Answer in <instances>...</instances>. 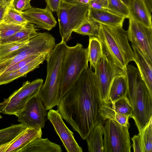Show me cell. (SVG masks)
<instances>
[{
    "label": "cell",
    "instance_id": "7c38bea8",
    "mask_svg": "<svg viewBox=\"0 0 152 152\" xmlns=\"http://www.w3.org/2000/svg\"><path fill=\"white\" fill-rule=\"evenodd\" d=\"M48 113L38 95L30 99L24 108L16 116L20 123L31 128H44Z\"/></svg>",
    "mask_w": 152,
    "mask_h": 152
},
{
    "label": "cell",
    "instance_id": "83f0119b",
    "mask_svg": "<svg viewBox=\"0 0 152 152\" xmlns=\"http://www.w3.org/2000/svg\"><path fill=\"white\" fill-rule=\"evenodd\" d=\"M2 21L20 25H25L29 23L22 15L21 12L15 10L12 4L7 7Z\"/></svg>",
    "mask_w": 152,
    "mask_h": 152
},
{
    "label": "cell",
    "instance_id": "d4e9b609",
    "mask_svg": "<svg viewBox=\"0 0 152 152\" xmlns=\"http://www.w3.org/2000/svg\"><path fill=\"white\" fill-rule=\"evenodd\" d=\"M28 127L24 124H12L0 130V147L9 143Z\"/></svg>",
    "mask_w": 152,
    "mask_h": 152
},
{
    "label": "cell",
    "instance_id": "ffe728a7",
    "mask_svg": "<svg viewBox=\"0 0 152 152\" xmlns=\"http://www.w3.org/2000/svg\"><path fill=\"white\" fill-rule=\"evenodd\" d=\"M61 146L50 142L48 138L36 139L22 148L19 152H62Z\"/></svg>",
    "mask_w": 152,
    "mask_h": 152
},
{
    "label": "cell",
    "instance_id": "d590c367",
    "mask_svg": "<svg viewBox=\"0 0 152 152\" xmlns=\"http://www.w3.org/2000/svg\"><path fill=\"white\" fill-rule=\"evenodd\" d=\"M63 0H45L46 3L45 8L51 12H57Z\"/></svg>",
    "mask_w": 152,
    "mask_h": 152
},
{
    "label": "cell",
    "instance_id": "4316f807",
    "mask_svg": "<svg viewBox=\"0 0 152 152\" xmlns=\"http://www.w3.org/2000/svg\"><path fill=\"white\" fill-rule=\"evenodd\" d=\"M99 23L93 21L88 16L73 32L83 35L98 38Z\"/></svg>",
    "mask_w": 152,
    "mask_h": 152
},
{
    "label": "cell",
    "instance_id": "9c48e42d",
    "mask_svg": "<svg viewBox=\"0 0 152 152\" xmlns=\"http://www.w3.org/2000/svg\"><path fill=\"white\" fill-rule=\"evenodd\" d=\"M104 126V152H130L132 147L129 129L116 121L106 120Z\"/></svg>",
    "mask_w": 152,
    "mask_h": 152
},
{
    "label": "cell",
    "instance_id": "d6986e66",
    "mask_svg": "<svg viewBox=\"0 0 152 152\" xmlns=\"http://www.w3.org/2000/svg\"><path fill=\"white\" fill-rule=\"evenodd\" d=\"M132 46L134 53V61L152 97V64L138 48L133 45Z\"/></svg>",
    "mask_w": 152,
    "mask_h": 152
},
{
    "label": "cell",
    "instance_id": "30bf717a",
    "mask_svg": "<svg viewBox=\"0 0 152 152\" xmlns=\"http://www.w3.org/2000/svg\"><path fill=\"white\" fill-rule=\"evenodd\" d=\"M94 70L101 100L102 103L106 102L114 79L126 75L125 70L112 64L104 53Z\"/></svg>",
    "mask_w": 152,
    "mask_h": 152
},
{
    "label": "cell",
    "instance_id": "7bdbcfd3",
    "mask_svg": "<svg viewBox=\"0 0 152 152\" xmlns=\"http://www.w3.org/2000/svg\"><path fill=\"white\" fill-rule=\"evenodd\" d=\"M2 118L1 116L0 115V119Z\"/></svg>",
    "mask_w": 152,
    "mask_h": 152
},
{
    "label": "cell",
    "instance_id": "cb8c5ba5",
    "mask_svg": "<svg viewBox=\"0 0 152 152\" xmlns=\"http://www.w3.org/2000/svg\"><path fill=\"white\" fill-rule=\"evenodd\" d=\"M87 55L90 66L95 69L103 55L101 43L95 37H89Z\"/></svg>",
    "mask_w": 152,
    "mask_h": 152
},
{
    "label": "cell",
    "instance_id": "f35d334b",
    "mask_svg": "<svg viewBox=\"0 0 152 152\" xmlns=\"http://www.w3.org/2000/svg\"><path fill=\"white\" fill-rule=\"evenodd\" d=\"M92 0H63L67 2L78 5H88Z\"/></svg>",
    "mask_w": 152,
    "mask_h": 152
},
{
    "label": "cell",
    "instance_id": "6da1fadb",
    "mask_svg": "<svg viewBox=\"0 0 152 152\" xmlns=\"http://www.w3.org/2000/svg\"><path fill=\"white\" fill-rule=\"evenodd\" d=\"M102 103L96 76L90 66L57 106L63 119L85 140L95 125L104 123L100 114Z\"/></svg>",
    "mask_w": 152,
    "mask_h": 152
},
{
    "label": "cell",
    "instance_id": "ab89813d",
    "mask_svg": "<svg viewBox=\"0 0 152 152\" xmlns=\"http://www.w3.org/2000/svg\"><path fill=\"white\" fill-rule=\"evenodd\" d=\"M14 0H0V6L7 7L12 4Z\"/></svg>",
    "mask_w": 152,
    "mask_h": 152
},
{
    "label": "cell",
    "instance_id": "8d00e7d4",
    "mask_svg": "<svg viewBox=\"0 0 152 152\" xmlns=\"http://www.w3.org/2000/svg\"><path fill=\"white\" fill-rule=\"evenodd\" d=\"M88 5L90 8L107 9L108 6V0H92Z\"/></svg>",
    "mask_w": 152,
    "mask_h": 152
},
{
    "label": "cell",
    "instance_id": "7402d4cb",
    "mask_svg": "<svg viewBox=\"0 0 152 152\" xmlns=\"http://www.w3.org/2000/svg\"><path fill=\"white\" fill-rule=\"evenodd\" d=\"M103 134V124H98L92 129L86 139L89 152H104Z\"/></svg>",
    "mask_w": 152,
    "mask_h": 152
},
{
    "label": "cell",
    "instance_id": "8992f818",
    "mask_svg": "<svg viewBox=\"0 0 152 152\" xmlns=\"http://www.w3.org/2000/svg\"><path fill=\"white\" fill-rule=\"evenodd\" d=\"M56 39L48 32L39 33L23 47L0 59V76L12 66L33 56L51 52L56 45Z\"/></svg>",
    "mask_w": 152,
    "mask_h": 152
},
{
    "label": "cell",
    "instance_id": "b9f144b4",
    "mask_svg": "<svg viewBox=\"0 0 152 152\" xmlns=\"http://www.w3.org/2000/svg\"><path fill=\"white\" fill-rule=\"evenodd\" d=\"M124 3L126 4L129 7L131 0H121Z\"/></svg>",
    "mask_w": 152,
    "mask_h": 152
},
{
    "label": "cell",
    "instance_id": "d6a6232c",
    "mask_svg": "<svg viewBox=\"0 0 152 152\" xmlns=\"http://www.w3.org/2000/svg\"><path fill=\"white\" fill-rule=\"evenodd\" d=\"M0 23V39L8 38L22 29L25 25Z\"/></svg>",
    "mask_w": 152,
    "mask_h": 152
},
{
    "label": "cell",
    "instance_id": "1f68e13d",
    "mask_svg": "<svg viewBox=\"0 0 152 152\" xmlns=\"http://www.w3.org/2000/svg\"><path fill=\"white\" fill-rule=\"evenodd\" d=\"M107 9L117 13L126 18L131 17L128 6L121 0H108Z\"/></svg>",
    "mask_w": 152,
    "mask_h": 152
},
{
    "label": "cell",
    "instance_id": "4fadbf2b",
    "mask_svg": "<svg viewBox=\"0 0 152 152\" xmlns=\"http://www.w3.org/2000/svg\"><path fill=\"white\" fill-rule=\"evenodd\" d=\"M48 119L61 140L67 152H82L83 149L76 141L72 132L66 126L58 110H49Z\"/></svg>",
    "mask_w": 152,
    "mask_h": 152
},
{
    "label": "cell",
    "instance_id": "5bb4252c",
    "mask_svg": "<svg viewBox=\"0 0 152 152\" xmlns=\"http://www.w3.org/2000/svg\"><path fill=\"white\" fill-rule=\"evenodd\" d=\"M21 13L29 23L34 24L37 28L49 31L57 24L52 12L46 8L32 7Z\"/></svg>",
    "mask_w": 152,
    "mask_h": 152
},
{
    "label": "cell",
    "instance_id": "ac0fdd59",
    "mask_svg": "<svg viewBox=\"0 0 152 152\" xmlns=\"http://www.w3.org/2000/svg\"><path fill=\"white\" fill-rule=\"evenodd\" d=\"M50 53L41 54L18 69L0 76V85L9 83L38 68L46 59Z\"/></svg>",
    "mask_w": 152,
    "mask_h": 152
},
{
    "label": "cell",
    "instance_id": "836d02e7",
    "mask_svg": "<svg viewBox=\"0 0 152 152\" xmlns=\"http://www.w3.org/2000/svg\"><path fill=\"white\" fill-rule=\"evenodd\" d=\"M39 56H32L23 59L10 67L1 75L10 73L18 69L35 58Z\"/></svg>",
    "mask_w": 152,
    "mask_h": 152
},
{
    "label": "cell",
    "instance_id": "f546056e",
    "mask_svg": "<svg viewBox=\"0 0 152 152\" xmlns=\"http://www.w3.org/2000/svg\"><path fill=\"white\" fill-rule=\"evenodd\" d=\"M138 134L140 137L143 152H152V117Z\"/></svg>",
    "mask_w": 152,
    "mask_h": 152
},
{
    "label": "cell",
    "instance_id": "277c9868",
    "mask_svg": "<svg viewBox=\"0 0 152 152\" xmlns=\"http://www.w3.org/2000/svg\"><path fill=\"white\" fill-rule=\"evenodd\" d=\"M66 45V43L61 40L56 45L46 59V77L38 95L47 110L57 106L60 101L59 88L61 69Z\"/></svg>",
    "mask_w": 152,
    "mask_h": 152
},
{
    "label": "cell",
    "instance_id": "603a6c76",
    "mask_svg": "<svg viewBox=\"0 0 152 152\" xmlns=\"http://www.w3.org/2000/svg\"><path fill=\"white\" fill-rule=\"evenodd\" d=\"M34 24L28 23L21 29L10 37L0 39V44L11 42H24L28 41L36 36L39 30Z\"/></svg>",
    "mask_w": 152,
    "mask_h": 152
},
{
    "label": "cell",
    "instance_id": "44dd1931",
    "mask_svg": "<svg viewBox=\"0 0 152 152\" xmlns=\"http://www.w3.org/2000/svg\"><path fill=\"white\" fill-rule=\"evenodd\" d=\"M128 83L126 75L116 77L112 83L107 101L112 103L122 98L126 97Z\"/></svg>",
    "mask_w": 152,
    "mask_h": 152
},
{
    "label": "cell",
    "instance_id": "60d3db41",
    "mask_svg": "<svg viewBox=\"0 0 152 152\" xmlns=\"http://www.w3.org/2000/svg\"><path fill=\"white\" fill-rule=\"evenodd\" d=\"M7 8L0 6V23L2 21Z\"/></svg>",
    "mask_w": 152,
    "mask_h": 152
},
{
    "label": "cell",
    "instance_id": "3957f363",
    "mask_svg": "<svg viewBox=\"0 0 152 152\" xmlns=\"http://www.w3.org/2000/svg\"><path fill=\"white\" fill-rule=\"evenodd\" d=\"M98 38L103 53L113 64L125 70L131 61H134L133 51L130 46L127 31L123 27L110 26L99 23Z\"/></svg>",
    "mask_w": 152,
    "mask_h": 152
},
{
    "label": "cell",
    "instance_id": "f1b7e54d",
    "mask_svg": "<svg viewBox=\"0 0 152 152\" xmlns=\"http://www.w3.org/2000/svg\"><path fill=\"white\" fill-rule=\"evenodd\" d=\"M108 103L115 112L132 118L133 108L127 97L120 98L112 103Z\"/></svg>",
    "mask_w": 152,
    "mask_h": 152
},
{
    "label": "cell",
    "instance_id": "7a4b0ae2",
    "mask_svg": "<svg viewBox=\"0 0 152 152\" xmlns=\"http://www.w3.org/2000/svg\"><path fill=\"white\" fill-rule=\"evenodd\" d=\"M128 83L126 97L133 109V117L139 133L152 117V97L137 68L127 65L125 69Z\"/></svg>",
    "mask_w": 152,
    "mask_h": 152
},
{
    "label": "cell",
    "instance_id": "9a60e30c",
    "mask_svg": "<svg viewBox=\"0 0 152 152\" xmlns=\"http://www.w3.org/2000/svg\"><path fill=\"white\" fill-rule=\"evenodd\" d=\"M42 135L41 128L27 127L11 142L0 147V152H19L30 142L42 137Z\"/></svg>",
    "mask_w": 152,
    "mask_h": 152
},
{
    "label": "cell",
    "instance_id": "e575fe53",
    "mask_svg": "<svg viewBox=\"0 0 152 152\" xmlns=\"http://www.w3.org/2000/svg\"><path fill=\"white\" fill-rule=\"evenodd\" d=\"M31 0H14L12 5L17 10L20 12H23L32 7L30 1Z\"/></svg>",
    "mask_w": 152,
    "mask_h": 152
},
{
    "label": "cell",
    "instance_id": "ba28073f",
    "mask_svg": "<svg viewBox=\"0 0 152 152\" xmlns=\"http://www.w3.org/2000/svg\"><path fill=\"white\" fill-rule=\"evenodd\" d=\"M43 82L42 79L39 78L23 83L20 88L0 103V113L16 116L18 115L28 101L38 95Z\"/></svg>",
    "mask_w": 152,
    "mask_h": 152
},
{
    "label": "cell",
    "instance_id": "5b68a950",
    "mask_svg": "<svg viewBox=\"0 0 152 152\" xmlns=\"http://www.w3.org/2000/svg\"><path fill=\"white\" fill-rule=\"evenodd\" d=\"M87 48L77 43L66 45L61 72L59 88L60 100L73 87L83 72L88 67Z\"/></svg>",
    "mask_w": 152,
    "mask_h": 152
},
{
    "label": "cell",
    "instance_id": "8fae6325",
    "mask_svg": "<svg viewBox=\"0 0 152 152\" xmlns=\"http://www.w3.org/2000/svg\"><path fill=\"white\" fill-rule=\"evenodd\" d=\"M128 40L152 64V28L147 27L131 17L127 31Z\"/></svg>",
    "mask_w": 152,
    "mask_h": 152
},
{
    "label": "cell",
    "instance_id": "e0dca14e",
    "mask_svg": "<svg viewBox=\"0 0 152 152\" xmlns=\"http://www.w3.org/2000/svg\"><path fill=\"white\" fill-rule=\"evenodd\" d=\"M129 7L131 17L145 26L152 28L151 12L145 0H131Z\"/></svg>",
    "mask_w": 152,
    "mask_h": 152
},
{
    "label": "cell",
    "instance_id": "4dcf8cb0",
    "mask_svg": "<svg viewBox=\"0 0 152 152\" xmlns=\"http://www.w3.org/2000/svg\"><path fill=\"white\" fill-rule=\"evenodd\" d=\"M29 41L24 42H11L0 44V59L23 48Z\"/></svg>",
    "mask_w": 152,
    "mask_h": 152
},
{
    "label": "cell",
    "instance_id": "74e56055",
    "mask_svg": "<svg viewBox=\"0 0 152 152\" xmlns=\"http://www.w3.org/2000/svg\"><path fill=\"white\" fill-rule=\"evenodd\" d=\"M131 139L133 142L132 146L134 152H143L140 137L138 134L134 135Z\"/></svg>",
    "mask_w": 152,
    "mask_h": 152
},
{
    "label": "cell",
    "instance_id": "52a82bcc",
    "mask_svg": "<svg viewBox=\"0 0 152 152\" xmlns=\"http://www.w3.org/2000/svg\"><path fill=\"white\" fill-rule=\"evenodd\" d=\"M89 6L69 3L64 1L57 13L61 40L67 43L71 34L88 16Z\"/></svg>",
    "mask_w": 152,
    "mask_h": 152
},
{
    "label": "cell",
    "instance_id": "ee69618b",
    "mask_svg": "<svg viewBox=\"0 0 152 152\" xmlns=\"http://www.w3.org/2000/svg\"></svg>",
    "mask_w": 152,
    "mask_h": 152
},
{
    "label": "cell",
    "instance_id": "484cf974",
    "mask_svg": "<svg viewBox=\"0 0 152 152\" xmlns=\"http://www.w3.org/2000/svg\"><path fill=\"white\" fill-rule=\"evenodd\" d=\"M100 114L104 123L106 119H109L116 121L123 126H127L129 124V116L115 112L108 103H102Z\"/></svg>",
    "mask_w": 152,
    "mask_h": 152
},
{
    "label": "cell",
    "instance_id": "2e32d148",
    "mask_svg": "<svg viewBox=\"0 0 152 152\" xmlns=\"http://www.w3.org/2000/svg\"><path fill=\"white\" fill-rule=\"evenodd\" d=\"M88 16L94 22L110 26L123 27L125 17L110 10L89 8Z\"/></svg>",
    "mask_w": 152,
    "mask_h": 152
}]
</instances>
